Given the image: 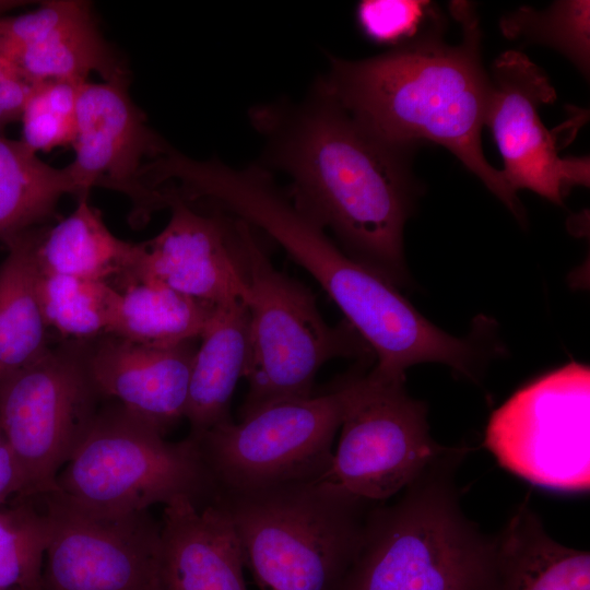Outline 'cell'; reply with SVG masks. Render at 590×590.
Returning <instances> with one entry per match:
<instances>
[{
	"instance_id": "1",
	"label": "cell",
	"mask_w": 590,
	"mask_h": 590,
	"mask_svg": "<svg viewBox=\"0 0 590 590\" xmlns=\"http://www.w3.org/2000/svg\"><path fill=\"white\" fill-rule=\"evenodd\" d=\"M267 161L292 182V199L341 249L396 286L408 283L403 231L420 187L411 154L374 135L318 82L300 104L252 109Z\"/></svg>"
},
{
	"instance_id": "2",
	"label": "cell",
	"mask_w": 590,
	"mask_h": 590,
	"mask_svg": "<svg viewBox=\"0 0 590 590\" xmlns=\"http://www.w3.org/2000/svg\"><path fill=\"white\" fill-rule=\"evenodd\" d=\"M462 40L447 44L444 31L367 59L330 58L321 80L340 105L388 144L415 151L433 142L448 149L520 221L523 208L482 150L481 131L489 79L481 60V30L469 2H452Z\"/></svg>"
},
{
	"instance_id": "3",
	"label": "cell",
	"mask_w": 590,
	"mask_h": 590,
	"mask_svg": "<svg viewBox=\"0 0 590 590\" xmlns=\"http://www.w3.org/2000/svg\"><path fill=\"white\" fill-rule=\"evenodd\" d=\"M467 452L451 447L393 503L371 505L340 590H493L495 535L464 515L456 486Z\"/></svg>"
},
{
	"instance_id": "4",
	"label": "cell",
	"mask_w": 590,
	"mask_h": 590,
	"mask_svg": "<svg viewBox=\"0 0 590 590\" xmlns=\"http://www.w3.org/2000/svg\"><path fill=\"white\" fill-rule=\"evenodd\" d=\"M215 503L260 590H340L375 502L322 479L223 493Z\"/></svg>"
},
{
	"instance_id": "5",
	"label": "cell",
	"mask_w": 590,
	"mask_h": 590,
	"mask_svg": "<svg viewBox=\"0 0 590 590\" xmlns=\"http://www.w3.org/2000/svg\"><path fill=\"white\" fill-rule=\"evenodd\" d=\"M249 224L245 234L248 294L247 394L240 418L274 403L306 399L319 369L337 357L375 358L346 322L330 326L311 291L275 269Z\"/></svg>"
},
{
	"instance_id": "6",
	"label": "cell",
	"mask_w": 590,
	"mask_h": 590,
	"mask_svg": "<svg viewBox=\"0 0 590 590\" xmlns=\"http://www.w3.org/2000/svg\"><path fill=\"white\" fill-rule=\"evenodd\" d=\"M57 489L86 510L121 516L187 498L212 505L219 489L196 440L170 442L120 404L98 413L56 480Z\"/></svg>"
},
{
	"instance_id": "7",
	"label": "cell",
	"mask_w": 590,
	"mask_h": 590,
	"mask_svg": "<svg viewBox=\"0 0 590 590\" xmlns=\"http://www.w3.org/2000/svg\"><path fill=\"white\" fill-rule=\"evenodd\" d=\"M343 379L306 399L264 406L243 418L191 435L219 489L244 493L314 482L328 474L343 417Z\"/></svg>"
},
{
	"instance_id": "8",
	"label": "cell",
	"mask_w": 590,
	"mask_h": 590,
	"mask_svg": "<svg viewBox=\"0 0 590 590\" xmlns=\"http://www.w3.org/2000/svg\"><path fill=\"white\" fill-rule=\"evenodd\" d=\"M85 344L49 347L0 380V427L33 498L57 489L60 468L86 437L101 398L87 370Z\"/></svg>"
},
{
	"instance_id": "9",
	"label": "cell",
	"mask_w": 590,
	"mask_h": 590,
	"mask_svg": "<svg viewBox=\"0 0 590 590\" xmlns=\"http://www.w3.org/2000/svg\"><path fill=\"white\" fill-rule=\"evenodd\" d=\"M484 446L506 470L560 492L590 487V369L569 363L496 409Z\"/></svg>"
},
{
	"instance_id": "10",
	"label": "cell",
	"mask_w": 590,
	"mask_h": 590,
	"mask_svg": "<svg viewBox=\"0 0 590 590\" xmlns=\"http://www.w3.org/2000/svg\"><path fill=\"white\" fill-rule=\"evenodd\" d=\"M343 382L340 440L324 479L379 503L401 493L451 449L432 438L427 406L406 392L404 380L356 370Z\"/></svg>"
},
{
	"instance_id": "11",
	"label": "cell",
	"mask_w": 590,
	"mask_h": 590,
	"mask_svg": "<svg viewBox=\"0 0 590 590\" xmlns=\"http://www.w3.org/2000/svg\"><path fill=\"white\" fill-rule=\"evenodd\" d=\"M33 499L47 528L39 590H162L161 524L149 510L101 515L58 489Z\"/></svg>"
},
{
	"instance_id": "12",
	"label": "cell",
	"mask_w": 590,
	"mask_h": 590,
	"mask_svg": "<svg viewBox=\"0 0 590 590\" xmlns=\"http://www.w3.org/2000/svg\"><path fill=\"white\" fill-rule=\"evenodd\" d=\"M488 79L484 126L502 154V173L510 189H529L562 205L573 187H588V156L562 157L555 137L540 119L539 107L556 98L542 69L524 54L508 50L494 61Z\"/></svg>"
},
{
	"instance_id": "13",
	"label": "cell",
	"mask_w": 590,
	"mask_h": 590,
	"mask_svg": "<svg viewBox=\"0 0 590 590\" xmlns=\"http://www.w3.org/2000/svg\"><path fill=\"white\" fill-rule=\"evenodd\" d=\"M127 84L122 78L81 85L74 158L66 167L78 199L94 187L121 192L132 203V222L142 224L154 211L167 208L166 194L144 182L142 168L169 145L148 126Z\"/></svg>"
},
{
	"instance_id": "14",
	"label": "cell",
	"mask_w": 590,
	"mask_h": 590,
	"mask_svg": "<svg viewBox=\"0 0 590 590\" xmlns=\"http://www.w3.org/2000/svg\"><path fill=\"white\" fill-rule=\"evenodd\" d=\"M163 189L172 211L169 221L155 237L140 243L131 282L152 280L215 306L245 302L248 223L219 208L211 214L201 213L172 189Z\"/></svg>"
},
{
	"instance_id": "15",
	"label": "cell",
	"mask_w": 590,
	"mask_h": 590,
	"mask_svg": "<svg viewBox=\"0 0 590 590\" xmlns=\"http://www.w3.org/2000/svg\"><path fill=\"white\" fill-rule=\"evenodd\" d=\"M0 57L31 85L84 83L92 72L104 81L128 75L82 0L44 1L31 12L0 16Z\"/></svg>"
},
{
	"instance_id": "16",
	"label": "cell",
	"mask_w": 590,
	"mask_h": 590,
	"mask_svg": "<svg viewBox=\"0 0 590 590\" xmlns=\"http://www.w3.org/2000/svg\"><path fill=\"white\" fill-rule=\"evenodd\" d=\"M84 349L87 370L99 396L117 399L163 435L185 417L197 350L193 341L153 347L107 334Z\"/></svg>"
},
{
	"instance_id": "17",
	"label": "cell",
	"mask_w": 590,
	"mask_h": 590,
	"mask_svg": "<svg viewBox=\"0 0 590 590\" xmlns=\"http://www.w3.org/2000/svg\"><path fill=\"white\" fill-rule=\"evenodd\" d=\"M244 556L227 511L187 498L165 505L161 523L162 590H246Z\"/></svg>"
},
{
	"instance_id": "18",
	"label": "cell",
	"mask_w": 590,
	"mask_h": 590,
	"mask_svg": "<svg viewBox=\"0 0 590 590\" xmlns=\"http://www.w3.org/2000/svg\"><path fill=\"white\" fill-rule=\"evenodd\" d=\"M36 267L45 273L105 282L118 292L137 273L140 243L116 237L87 196L78 199L75 210L45 232H34Z\"/></svg>"
},
{
	"instance_id": "19",
	"label": "cell",
	"mask_w": 590,
	"mask_h": 590,
	"mask_svg": "<svg viewBox=\"0 0 590 590\" xmlns=\"http://www.w3.org/2000/svg\"><path fill=\"white\" fill-rule=\"evenodd\" d=\"M248 354V311L235 300L217 306L200 337L189 379L185 417L199 435L232 421L229 404Z\"/></svg>"
},
{
	"instance_id": "20",
	"label": "cell",
	"mask_w": 590,
	"mask_h": 590,
	"mask_svg": "<svg viewBox=\"0 0 590 590\" xmlns=\"http://www.w3.org/2000/svg\"><path fill=\"white\" fill-rule=\"evenodd\" d=\"M493 590H590V554L567 547L545 531L526 505L495 535Z\"/></svg>"
},
{
	"instance_id": "21",
	"label": "cell",
	"mask_w": 590,
	"mask_h": 590,
	"mask_svg": "<svg viewBox=\"0 0 590 590\" xmlns=\"http://www.w3.org/2000/svg\"><path fill=\"white\" fill-rule=\"evenodd\" d=\"M3 243L8 252L0 263V380L50 347L37 296L32 229Z\"/></svg>"
},
{
	"instance_id": "22",
	"label": "cell",
	"mask_w": 590,
	"mask_h": 590,
	"mask_svg": "<svg viewBox=\"0 0 590 590\" xmlns=\"http://www.w3.org/2000/svg\"><path fill=\"white\" fill-rule=\"evenodd\" d=\"M110 334L153 347L200 339L217 306L141 279L127 284Z\"/></svg>"
},
{
	"instance_id": "23",
	"label": "cell",
	"mask_w": 590,
	"mask_h": 590,
	"mask_svg": "<svg viewBox=\"0 0 590 590\" xmlns=\"http://www.w3.org/2000/svg\"><path fill=\"white\" fill-rule=\"evenodd\" d=\"M76 194L67 169L52 167L23 142L0 134V239L51 216L59 199Z\"/></svg>"
},
{
	"instance_id": "24",
	"label": "cell",
	"mask_w": 590,
	"mask_h": 590,
	"mask_svg": "<svg viewBox=\"0 0 590 590\" xmlns=\"http://www.w3.org/2000/svg\"><path fill=\"white\" fill-rule=\"evenodd\" d=\"M36 288L48 330L79 344L110 334L120 303L110 284L37 269Z\"/></svg>"
},
{
	"instance_id": "25",
	"label": "cell",
	"mask_w": 590,
	"mask_h": 590,
	"mask_svg": "<svg viewBox=\"0 0 590 590\" xmlns=\"http://www.w3.org/2000/svg\"><path fill=\"white\" fill-rule=\"evenodd\" d=\"M590 2L585 0L556 1L544 11L520 7L504 15L499 22L509 39L522 38L556 49L585 76L590 68Z\"/></svg>"
},
{
	"instance_id": "26",
	"label": "cell",
	"mask_w": 590,
	"mask_h": 590,
	"mask_svg": "<svg viewBox=\"0 0 590 590\" xmlns=\"http://www.w3.org/2000/svg\"><path fill=\"white\" fill-rule=\"evenodd\" d=\"M46 544V521L33 498H14L0 510V590H39Z\"/></svg>"
},
{
	"instance_id": "27",
	"label": "cell",
	"mask_w": 590,
	"mask_h": 590,
	"mask_svg": "<svg viewBox=\"0 0 590 590\" xmlns=\"http://www.w3.org/2000/svg\"><path fill=\"white\" fill-rule=\"evenodd\" d=\"M82 84L71 81H48L34 85L20 119L22 122L20 141L27 149L37 154L72 145Z\"/></svg>"
},
{
	"instance_id": "28",
	"label": "cell",
	"mask_w": 590,
	"mask_h": 590,
	"mask_svg": "<svg viewBox=\"0 0 590 590\" xmlns=\"http://www.w3.org/2000/svg\"><path fill=\"white\" fill-rule=\"evenodd\" d=\"M356 22L368 40L393 48L444 31L436 5L422 0H363L356 7Z\"/></svg>"
},
{
	"instance_id": "29",
	"label": "cell",
	"mask_w": 590,
	"mask_h": 590,
	"mask_svg": "<svg viewBox=\"0 0 590 590\" xmlns=\"http://www.w3.org/2000/svg\"><path fill=\"white\" fill-rule=\"evenodd\" d=\"M33 87L0 57V134L8 125L21 119Z\"/></svg>"
},
{
	"instance_id": "30",
	"label": "cell",
	"mask_w": 590,
	"mask_h": 590,
	"mask_svg": "<svg viewBox=\"0 0 590 590\" xmlns=\"http://www.w3.org/2000/svg\"><path fill=\"white\" fill-rule=\"evenodd\" d=\"M23 476L17 460L0 433V504L9 497H19L23 492Z\"/></svg>"
},
{
	"instance_id": "31",
	"label": "cell",
	"mask_w": 590,
	"mask_h": 590,
	"mask_svg": "<svg viewBox=\"0 0 590 590\" xmlns=\"http://www.w3.org/2000/svg\"><path fill=\"white\" fill-rule=\"evenodd\" d=\"M0 433H1V427H0Z\"/></svg>"
}]
</instances>
